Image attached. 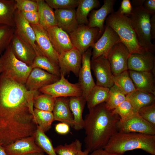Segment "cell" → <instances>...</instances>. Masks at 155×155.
Segmentation results:
<instances>
[{"mask_svg": "<svg viewBox=\"0 0 155 155\" xmlns=\"http://www.w3.org/2000/svg\"><path fill=\"white\" fill-rule=\"evenodd\" d=\"M91 67L96 79V85L110 88L114 85L113 75L107 58L101 56L92 59Z\"/></svg>", "mask_w": 155, "mask_h": 155, "instance_id": "obj_12", "label": "cell"}, {"mask_svg": "<svg viewBox=\"0 0 155 155\" xmlns=\"http://www.w3.org/2000/svg\"><path fill=\"white\" fill-rule=\"evenodd\" d=\"M55 98L47 94L42 93L38 90L34 96V108L39 110L52 112Z\"/></svg>", "mask_w": 155, "mask_h": 155, "instance_id": "obj_34", "label": "cell"}, {"mask_svg": "<svg viewBox=\"0 0 155 155\" xmlns=\"http://www.w3.org/2000/svg\"><path fill=\"white\" fill-rule=\"evenodd\" d=\"M0 67L2 75L23 85L32 69L16 58L10 45L0 57Z\"/></svg>", "mask_w": 155, "mask_h": 155, "instance_id": "obj_6", "label": "cell"}, {"mask_svg": "<svg viewBox=\"0 0 155 155\" xmlns=\"http://www.w3.org/2000/svg\"><path fill=\"white\" fill-rule=\"evenodd\" d=\"M113 80L114 84L126 96L136 90L128 70L113 76Z\"/></svg>", "mask_w": 155, "mask_h": 155, "instance_id": "obj_33", "label": "cell"}, {"mask_svg": "<svg viewBox=\"0 0 155 155\" xmlns=\"http://www.w3.org/2000/svg\"><path fill=\"white\" fill-rule=\"evenodd\" d=\"M132 7L131 1L123 0L121 2L120 7L117 11L119 13L129 17L131 14Z\"/></svg>", "mask_w": 155, "mask_h": 155, "instance_id": "obj_45", "label": "cell"}, {"mask_svg": "<svg viewBox=\"0 0 155 155\" xmlns=\"http://www.w3.org/2000/svg\"><path fill=\"white\" fill-rule=\"evenodd\" d=\"M88 110L84 119V142L86 149L92 152L104 148L112 136L118 132L116 124L120 118L107 107L105 102Z\"/></svg>", "mask_w": 155, "mask_h": 155, "instance_id": "obj_2", "label": "cell"}, {"mask_svg": "<svg viewBox=\"0 0 155 155\" xmlns=\"http://www.w3.org/2000/svg\"><path fill=\"white\" fill-rule=\"evenodd\" d=\"M0 155H8L5 152L4 147L0 144Z\"/></svg>", "mask_w": 155, "mask_h": 155, "instance_id": "obj_53", "label": "cell"}, {"mask_svg": "<svg viewBox=\"0 0 155 155\" xmlns=\"http://www.w3.org/2000/svg\"><path fill=\"white\" fill-rule=\"evenodd\" d=\"M105 21L106 26L116 32L130 55L143 54L147 51L140 45L129 17L114 11L108 15Z\"/></svg>", "mask_w": 155, "mask_h": 155, "instance_id": "obj_4", "label": "cell"}, {"mask_svg": "<svg viewBox=\"0 0 155 155\" xmlns=\"http://www.w3.org/2000/svg\"><path fill=\"white\" fill-rule=\"evenodd\" d=\"M14 21L15 33L33 48L37 56L42 55L36 44L35 34L33 28L21 12L17 9Z\"/></svg>", "mask_w": 155, "mask_h": 155, "instance_id": "obj_15", "label": "cell"}, {"mask_svg": "<svg viewBox=\"0 0 155 155\" xmlns=\"http://www.w3.org/2000/svg\"><path fill=\"white\" fill-rule=\"evenodd\" d=\"M35 32L36 43L42 56L59 66V54L53 48L46 31L39 24H30Z\"/></svg>", "mask_w": 155, "mask_h": 155, "instance_id": "obj_16", "label": "cell"}, {"mask_svg": "<svg viewBox=\"0 0 155 155\" xmlns=\"http://www.w3.org/2000/svg\"><path fill=\"white\" fill-rule=\"evenodd\" d=\"M1 73V68H0V74Z\"/></svg>", "mask_w": 155, "mask_h": 155, "instance_id": "obj_54", "label": "cell"}, {"mask_svg": "<svg viewBox=\"0 0 155 155\" xmlns=\"http://www.w3.org/2000/svg\"><path fill=\"white\" fill-rule=\"evenodd\" d=\"M145 0H133L131 2L132 7H138L143 5Z\"/></svg>", "mask_w": 155, "mask_h": 155, "instance_id": "obj_50", "label": "cell"}, {"mask_svg": "<svg viewBox=\"0 0 155 155\" xmlns=\"http://www.w3.org/2000/svg\"><path fill=\"white\" fill-rule=\"evenodd\" d=\"M99 32L98 28H89L84 24H79L69 35L73 47L82 55L90 47H92L98 38Z\"/></svg>", "mask_w": 155, "mask_h": 155, "instance_id": "obj_8", "label": "cell"}, {"mask_svg": "<svg viewBox=\"0 0 155 155\" xmlns=\"http://www.w3.org/2000/svg\"><path fill=\"white\" fill-rule=\"evenodd\" d=\"M20 12L30 24L33 25L39 24V15L38 11Z\"/></svg>", "mask_w": 155, "mask_h": 155, "instance_id": "obj_44", "label": "cell"}, {"mask_svg": "<svg viewBox=\"0 0 155 155\" xmlns=\"http://www.w3.org/2000/svg\"><path fill=\"white\" fill-rule=\"evenodd\" d=\"M38 91L55 98L78 97L82 96V89L78 83L75 84L70 83L61 73L60 78L58 80L41 88Z\"/></svg>", "mask_w": 155, "mask_h": 155, "instance_id": "obj_7", "label": "cell"}, {"mask_svg": "<svg viewBox=\"0 0 155 155\" xmlns=\"http://www.w3.org/2000/svg\"><path fill=\"white\" fill-rule=\"evenodd\" d=\"M32 68H38L60 78L59 67L42 55L36 56L31 65Z\"/></svg>", "mask_w": 155, "mask_h": 155, "instance_id": "obj_35", "label": "cell"}, {"mask_svg": "<svg viewBox=\"0 0 155 155\" xmlns=\"http://www.w3.org/2000/svg\"><path fill=\"white\" fill-rule=\"evenodd\" d=\"M82 144L78 140H76L69 144L60 145L55 148V151L57 155H77Z\"/></svg>", "mask_w": 155, "mask_h": 155, "instance_id": "obj_39", "label": "cell"}, {"mask_svg": "<svg viewBox=\"0 0 155 155\" xmlns=\"http://www.w3.org/2000/svg\"><path fill=\"white\" fill-rule=\"evenodd\" d=\"M137 113L144 119L155 125V102L141 108Z\"/></svg>", "mask_w": 155, "mask_h": 155, "instance_id": "obj_42", "label": "cell"}, {"mask_svg": "<svg viewBox=\"0 0 155 155\" xmlns=\"http://www.w3.org/2000/svg\"><path fill=\"white\" fill-rule=\"evenodd\" d=\"M54 12L57 26L69 34L78 26L75 8L56 9Z\"/></svg>", "mask_w": 155, "mask_h": 155, "instance_id": "obj_24", "label": "cell"}, {"mask_svg": "<svg viewBox=\"0 0 155 155\" xmlns=\"http://www.w3.org/2000/svg\"><path fill=\"white\" fill-rule=\"evenodd\" d=\"M112 112L119 116L120 120L123 121L129 118L137 112L134 110L130 102L126 100L112 110Z\"/></svg>", "mask_w": 155, "mask_h": 155, "instance_id": "obj_40", "label": "cell"}, {"mask_svg": "<svg viewBox=\"0 0 155 155\" xmlns=\"http://www.w3.org/2000/svg\"><path fill=\"white\" fill-rule=\"evenodd\" d=\"M126 100L136 112L141 108L155 103V96L143 91L136 90L127 95Z\"/></svg>", "mask_w": 155, "mask_h": 155, "instance_id": "obj_28", "label": "cell"}, {"mask_svg": "<svg viewBox=\"0 0 155 155\" xmlns=\"http://www.w3.org/2000/svg\"><path fill=\"white\" fill-rule=\"evenodd\" d=\"M130 55L127 48L121 41L113 47L107 59L114 76L128 70V60Z\"/></svg>", "mask_w": 155, "mask_h": 155, "instance_id": "obj_10", "label": "cell"}, {"mask_svg": "<svg viewBox=\"0 0 155 155\" xmlns=\"http://www.w3.org/2000/svg\"><path fill=\"white\" fill-rule=\"evenodd\" d=\"M23 155H44V152H31Z\"/></svg>", "mask_w": 155, "mask_h": 155, "instance_id": "obj_52", "label": "cell"}, {"mask_svg": "<svg viewBox=\"0 0 155 155\" xmlns=\"http://www.w3.org/2000/svg\"><path fill=\"white\" fill-rule=\"evenodd\" d=\"M150 33L152 40L155 38V13L152 14L150 20Z\"/></svg>", "mask_w": 155, "mask_h": 155, "instance_id": "obj_48", "label": "cell"}, {"mask_svg": "<svg viewBox=\"0 0 155 155\" xmlns=\"http://www.w3.org/2000/svg\"><path fill=\"white\" fill-rule=\"evenodd\" d=\"M36 91L1 75L0 135L13 136L30 129L34 121L33 98Z\"/></svg>", "mask_w": 155, "mask_h": 155, "instance_id": "obj_1", "label": "cell"}, {"mask_svg": "<svg viewBox=\"0 0 155 155\" xmlns=\"http://www.w3.org/2000/svg\"><path fill=\"white\" fill-rule=\"evenodd\" d=\"M69 126L66 123L61 122L56 125L55 129L57 133L61 135H65L69 131Z\"/></svg>", "mask_w": 155, "mask_h": 155, "instance_id": "obj_46", "label": "cell"}, {"mask_svg": "<svg viewBox=\"0 0 155 155\" xmlns=\"http://www.w3.org/2000/svg\"><path fill=\"white\" fill-rule=\"evenodd\" d=\"M152 15L142 6L132 7L129 17L140 46L154 53L155 46L152 42L150 33V20Z\"/></svg>", "mask_w": 155, "mask_h": 155, "instance_id": "obj_5", "label": "cell"}, {"mask_svg": "<svg viewBox=\"0 0 155 155\" xmlns=\"http://www.w3.org/2000/svg\"><path fill=\"white\" fill-rule=\"evenodd\" d=\"M116 127L118 132H135L155 135V125L140 116L137 112L129 118L117 122Z\"/></svg>", "mask_w": 155, "mask_h": 155, "instance_id": "obj_9", "label": "cell"}, {"mask_svg": "<svg viewBox=\"0 0 155 155\" xmlns=\"http://www.w3.org/2000/svg\"><path fill=\"white\" fill-rule=\"evenodd\" d=\"M86 103V100L82 96L69 97V106L74 119L73 127L76 131L84 128V121L82 113Z\"/></svg>", "mask_w": 155, "mask_h": 155, "instance_id": "obj_26", "label": "cell"}, {"mask_svg": "<svg viewBox=\"0 0 155 155\" xmlns=\"http://www.w3.org/2000/svg\"><path fill=\"white\" fill-rule=\"evenodd\" d=\"M90 152L87 149H86L84 151L82 150V146L79 148L77 155H89Z\"/></svg>", "mask_w": 155, "mask_h": 155, "instance_id": "obj_51", "label": "cell"}, {"mask_svg": "<svg viewBox=\"0 0 155 155\" xmlns=\"http://www.w3.org/2000/svg\"><path fill=\"white\" fill-rule=\"evenodd\" d=\"M32 115L35 123L44 133L50 129L54 121L52 112L34 108Z\"/></svg>", "mask_w": 155, "mask_h": 155, "instance_id": "obj_32", "label": "cell"}, {"mask_svg": "<svg viewBox=\"0 0 155 155\" xmlns=\"http://www.w3.org/2000/svg\"><path fill=\"white\" fill-rule=\"evenodd\" d=\"M104 149L120 155H124L128 151L141 149L155 155V135L118 131L112 136Z\"/></svg>", "mask_w": 155, "mask_h": 155, "instance_id": "obj_3", "label": "cell"}, {"mask_svg": "<svg viewBox=\"0 0 155 155\" xmlns=\"http://www.w3.org/2000/svg\"><path fill=\"white\" fill-rule=\"evenodd\" d=\"M121 41L119 37L115 31L111 27L105 26L100 37L92 47V59H95L101 56L107 58L113 47Z\"/></svg>", "mask_w": 155, "mask_h": 155, "instance_id": "obj_11", "label": "cell"}, {"mask_svg": "<svg viewBox=\"0 0 155 155\" xmlns=\"http://www.w3.org/2000/svg\"><path fill=\"white\" fill-rule=\"evenodd\" d=\"M89 155H124L114 154L110 152L103 148L95 150Z\"/></svg>", "mask_w": 155, "mask_h": 155, "instance_id": "obj_49", "label": "cell"}, {"mask_svg": "<svg viewBox=\"0 0 155 155\" xmlns=\"http://www.w3.org/2000/svg\"><path fill=\"white\" fill-rule=\"evenodd\" d=\"M4 148L8 155H23L31 152H43L36 143L34 135L17 140Z\"/></svg>", "mask_w": 155, "mask_h": 155, "instance_id": "obj_23", "label": "cell"}, {"mask_svg": "<svg viewBox=\"0 0 155 155\" xmlns=\"http://www.w3.org/2000/svg\"><path fill=\"white\" fill-rule=\"evenodd\" d=\"M60 78L39 68H34L30 73L24 85L28 90L38 91L41 88L56 82Z\"/></svg>", "mask_w": 155, "mask_h": 155, "instance_id": "obj_17", "label": "cell"}, {"mask_svg": "<svg viewBox=\"0 0 155 155\" xmlns=\"http://www.w3.org/2000/svg\"><path fill=\"white\" fill-rule=\"evenodd\" d=\"M34 136L36 143L44 152L49 155H57L50 139L38 125Z\"/></svg>", "mask_w": 155, "mask_h": 155, "instance_id": "obj_36", "label": "cell"}, {"mask_svg": "<svg viewBox=\"0 0 155 155\" xmlns=\"http://www.w3.org/2000/svg\"><path fill=\"white\" fill-rule=\"evenodd\" d=\"M116 0H104L102 6L98 10H92L89 13V28H98L99 30L98 38L102 34L105 29L104 23L107 16L114 11L113 7Z\"/></svg>", "mask_w": 155, "mask_h": 155, "instance_id": "obj_18", "label": "cell"}, {"mask_svg": "<svg viewBox=\"0 0 155 155\" xmlns=\"http://www.w3.org/2000/svg\"><path fill=\"white\" fill-rule=\"evenodd\" d=\"M10 45L17 59L28 65H32L37 56L35 51L15 32Z\"/></svg>", "mask_w": 155, "mask_h": 155, "instance_id": "obj_21", "label": "cell"}, {"mask_svg": "<svg viewBox=\"0 0 155 155\" xmlns=\"http://www.w3.org/2000/svg\"><path fill=\"white\" fill-rule=\"evenodd\" d=\"M100 3L98 0H79L76 10V18L79 24L87 25L88 23V16L94 9L99 7Z\"/></svg>", "mask_w": 155, "mask_h": 155, "instance_id": "obj_30", "label": "cell"}, {"mask_svg": "<svg viewBox=\"0 0 155 155\" xmlns=\"http://www.w3.org/2000/svg\"><path fill=\"white\" fill-rule=\"evenodd\" d=\"M46 3L53 9L75 8L77 7L79 0H45Z\"/></svg>", "mask_w": 155, "mask_h": 155, "instance_id": "obj_41", "label": "cell"}, {"mask_svg": "<svg viewBox=\"0 0 155 155\" xmlns=\"http://www.w3.org/2000/svg\"><path fill=\"white\" fill-rule=\"evenodd\" d=\"M16 9L21 12L37 11L36 0H15Z\"/></svg>", "mask_w": 155, "mask_h": 155, "instance_id": "obj_43", "label": "cell"}, {"mask_svg": "<svg viewBox=\"0 0 155 155\" xmlns=\"http://www.w3.org/2000/svg\"><path fill=\"white\" fill-rule=\"evenodd\" d=\"M126 100V95L114 84L110 88L108 98L105 103L108 108L113 110Z\"/></svg>", "mask_w": 155, "mask_h": 155, "instance_id": "obj_37", "label": "cell"}, {"mask_svg": "<svg viewBox=\"0 0 155 155\" xmlns=\"http://www.w3.org/2000/svg\"><path fill=\"white\" fill-rule=\"evenodd\" d=\"M128 70L136 90L147 92L155 96V73Z\"/></svg>", "mask_w": 155, "mask_h": 155, "instance_id": "obj_22", "label": "cell"}, {"mask_svg": "<svg viewBox=\"0 0 155 155\" xmlns=\"http://www.w3.org/2000/svg\"><path fill=\"white\" fill-rule=\"evenodd\" d=\"M143 7L145 10L152 14L155 13V0H145Z\"/></svg>", "mask_w": 155, "mask_h": 155, "instance_id": "obj_47", "label": "cell"}, {"mask_svg": "<svg viewBox=\"0 0 155 155\" xmlns=\"http://www.w3.org/2000/svg\"><path fill=\"white\" fill-rule=\"evenodd\" d=\"M69 99L68 97L56 98L52 113L54 121L65 123L73 127V117L69 107Z\"/></svg>", "mask_w": 155, "mask_h": 155, "instance_id": "obj_25", "label": "cell"}, {"mask_svg": "<svg viewBox=\"0 0 155 155\" xmlns=\"http://www.w3.org/2000/svg\"><path fill=\"white\" fill-rule=\"evenodd\" d=\"M15 32V28L0 25V54L10 44Z\"/></svg>", "mask_w": 155, "mask_h": 155, "instance_id": "obj_38", "label": "cell"}, {"mask_svg": "<svg viewBox=\"0 0 155 155\" xmlns=\"http://www.w3.org/2000/svg\"><path fill=\"white\" fill-rule=\"evenodd\" d=\"M154 53L146 51L143 54L134 53L128 59V70L139 71H150L155 73V57Z\"/></svg>", "mask_w": 155, "mask_h": 155, "instance_id": "obj_19", "label": "cell"}, {"mask_svg": "<svg viewBox=\"0 0 155 155\" xmlns=\"http://www.w3.org/2000/svg\"><path fill=\"white\" fill-rule=\"evenodd\" d=\"M82 54L73 48L58 55V62L61 73L65 76L72 72L78 76L81 67Z\"/></svg>", "mask_w": 155, "mask_h": 155, "instance_id": "obj_14", "label": "cell"}, {"mask_svg": "<svg viewBox=\"0 0 155 155\" xmlns=\"http://www.w3.org/2000/svg\"><path fill=\"white\" fill-rule=\"evenodd\" d=\"M55 50L60 54L73 48L69 34L57 26L46 30Z\"/></svg>", "mask_w": 155, "mask_h": 155, "instance_id": "obj_20", "label": "cell"}, {"mask_svg": "<svg viewBox=\"0 0 155 155\" xmlns=\"http://www.w3.org/2000/svg\"><path fill=\"white\" fill-rule=\"evenodd\" d=\"M109 90L110 88L96 85L86 99L88 110L106 102L108 98Z\"/></svg>", "mask_w": 155, "mask_h": 155, "instance_id": "obj_31", "label": "cell"}, {"mask_svg": "<svg viewBox=\"0 0 155 155\" xmlns=\"http://www.w3.org/2000/svg\"><path fill=\"white\" fill-rule=\"evenodd\" d=\"M92 49V47H90L82 54V65L78 75V83L82 90V96L86 100L91 90L96 85L91 72Z\"/></svg>", "mask_w": 155, "mask_h": 155, "instance_id": "obj_13", "label": "cell"}, {"mask_svg": "<svg viewBox=\"0 0 155 155\" xmlns=\"http://www.w3.org/2000/svg\"><path fill=\"white\" fill-rule=\"evenodd\" d=\"M15 0H0V25L15 28Z\"/></svg>", "mask_w": 155, "mask_h": 155, "instance_id": "obj_29", "label": "cell"}, {"mask_svg": "<svg viewBox=\"0 0 155 155\" xmlns=\"http://www.w3.org/2000/svg\"><path fill=\"white\" fill-rule=\"evenodd\" d=\"M39 15V25L44 29L57 26L54 11L44 0H36Z\"/></svg>", "mask_w": 155, "mask_h": 155, "instance_id": "obj_27", "label": "cell"}]
</instances>
